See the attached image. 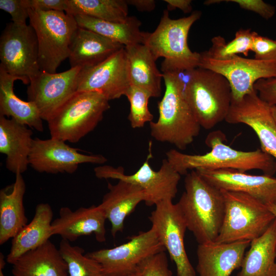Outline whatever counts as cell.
<instances>
[{"label":"cell","instance_id":"b9f144b4","mask_svg":"<svg viewBox=\"0 0 276 276\" xmlns=\"http://www.w3.org/2000/svg\"><path fill=\"white\" fill-rule=\"evenodd\" d=\"M128 5H130L142 12H150L154 10L156 2L154 0H126Z\"/></svg>","mask_w":276,"mask_h":276},{"label":"cell","instance_id":"d6a6232c","mask_svg":"<svg viewBox=\"0 0 276 276\" xmlns=\"http://www.w3.org/2000/svg\"><path fill=\"white\" fill-rule=\"evenodd\" d=\"M59 250L67 265L68 276H103L100 264L84 254L82 248L62 239Z\"/></svg>","mask_w":276,"mask_h":276},{"label":"cell","instance_id":"8d00e7d4","mask_svg":"<svg viewBox=\"0 0 276 276\" xmlns=\"http://www.w3.org/2000/svg\"><path fill=\"white\" fill-rule=\"evenodd\" d=\"M0 9L8 13L12 21L17 25H26L29 18V9L24 0H0Z\"/></svg>","mask_w":276,"mask_h":276},{"label":"cell","instance_id":"e0dca14e","mask_svg":"<svg viewBox=\"0 0 276 276\" xmlns=\"http://www.w3.org/2000/svg\"><path fill=\"white\" fill-rule=\"evenodd\" d=\"M225 121L249 126L258 136L261 149L276 159V121L271 106L254 89L238 100L232 101Z\"/></svg>","mask_w":276,"mask_h":276},{"label":"cell","instance_id":"603a6c76","mask_svg":"<svg viewBox=\"0 0 276 276\" xmlns=\"http://www.w3.org/2000/svg\"><path fill=\"white\" fill-rule=\"evenodd\" d=\"M108 192L103 196L100 205L111 224V234L115 237L124 229V221L146 196L140 187L122 180L116 185L108 182Z\"/></svg>","mask_w":276,"mask_h":276},{"label":"cell","instance_id":"30bf717a","mask_svg":"<svg viewBox=\"0 0 276 276\" xmlns=\"http://www.w3.org/2000/svg\"><path fill=\"white\" fill-rule=\"evenodd\" d=\"M0 66L25 84L40 71L37 38L30 24H6L0 37Z\"/></svg>","mask_w":276,"mask_h":276},{"label":"cell","instance_id":"bcb514c9","mask_svg":"<svg viewBox=\"0 0 276 276\" xmlns=\"http://www.w3.org/2000/svg\"><path fill=\"white\" fill-rule=\"evenodd\" d=\"M129 276H141V274L140 273L137 271L136 273L132 274V275H129Z\"/></svg>","mask_w":276,"mask_h":276},{"label":"cell","instance_id":"484cf974","mask_svg":"<svg viewBox=\"0 0 276 276\" xmlns=\"http://www.w3.org/2000/svg\"><path fill=\"white\" fill-rule=\"evenodd\" d=\"M12 265L13 276H68L67 265L59 248L50 240Z\"/></svg>","mask_w":276,"mask_h":276},{"label":"cell","instance_id":"8992f818","mask_svg":"<svg viewBox=\"0 0 276 276\" xmlns=\"http://www.w3.org/2000/svg\"><path fill=\"white\" fill-rule=\"evenodd\" d=\"M220 190L224 198V213L215 242L251 241L261 236L275 219L267 205L251 195Z\"/></svg>","mask_w":276,"mask_h":276},{"label":"cell","instance_id":"3957f363","mask_svg":"<svg viewBox=\"0 0 276 276\" xmlns=\"http://www.w3.org/2000/svg\"><path fill=\"white\" fill-rule=\"evenodd\" d=\"M186 175L185 191L177 204L187 229L199 244L215 241L224 216L222 193L195 170H191Z\"/></svg>","mask_w":276,"mask_h":276},{"label":"cell","instance_id":"5bb4252c","mask_svg":"<svg viewBox=\"0 0 276 276\" xmlns=\"http://www.w3.org/2000/svg\"><path fill=\"white\" fill-rule=\"evenodd\" d=\"M81 68H70L61 73L40 71L30 80L28 101L36 106L43 120L48 122L77 91V81Z\"/></svg>","mask_w":276,"mask_h":276},{"label":"cell","instance_id":"7a4b0ae2","mask_svg":"<svg viewBox=\"0 0 276 276\" xmlns=\"http://www.w3.org/2000/svg\"><path fill=\"white\" fill-rule=\"evenodd\" d=\"M162 72L165 90L158 103V119L149 123L150 134L157 141L173 144L183 150L198 135L201 126L185 98L180 73Z\"/></svg>","mask_w":276,"mask_h":276},{"label":"cell","instance_id":"7c38bea8","mask_svg":"<svg viewBox=\"0 0 276 276\" xmlns=\"http://www.w3.org/2000/svg\"><path fill=\"white\" fill-rule=\"evenodd\" d=\"M149 217L152 226L176 267V276H196L187 254L184 238L186 223L177 203L171 200L155 205Z\"/></svg>","mask_w":276,"mask_h":276},{"label":"cell","instance_id":"4dcf8cb0","mask_svg":"<svg viewBox=\"0 0 276 276\" xmlns=\"http://www.w3.org/2000/svg\"><path fill=\"white\" fill-rule=\"evenodd\" d=\"M66 13L85 15L99 19L124 22L128 16L126 0H67Z\"/></svg>","mask_w":276,"mask_h":276},{"label":"cell","instance_id":"ab89813d","mask_svg":"<svg viewBox=\"0 0 276 276\" xmlns=\"http://www.w3.org/2000/svg\"><path fill=\"white\" fill-rule=\"evenodd\" d=\"M25 5L29 9L43 11L66 12L67 0H24Z\"/></svg>","mask_w":276,"mask_h":276},{"label":"cell","instance_id":"7402d4cb","mask_svg":"<svg viewBox=\"0 0 276 276\" xmlns=\"http://www.w3.org/2000/svg\"><path fill=\"white\" fill-rule=\"evenodd\" d=\"M124 46L90 30L78 27L70 45L68 59L71 68L95 66Z\"/></svg>","mask_w":276,"mask_h":276},{"label":"cell","instance_id":"ee69618b","mask_svg":"<svg viewBox=\"0 0 276 276\" xmlns=\"http://www.w3.org/2000/svg\"><path fill=\"white\" fill-rule=\"evenodd\" d=\"M271 111L273 116L276 121V106H271Z\"/></svg>","mask_w":276,"mask_h":276},{"label":"cell","instance_id":"74e56055","mask_svg":"<svg viewBox=\"0 0 276 276\" xmlns=\"http://www.w3.org/2000/svg\"><path fill=\"white\" fill-rule=\"evenodd\" d=\"M223 2L236 3L241 8L254 12L267 20L272 18L275 13L274 6L262 0H223Z\"/></svg>","mask_w":276,"mask_h":276},{"label":"cell","instance_id":"7bdbcfd3","mask_svg":"<svg viewBox=\"0 0 276 276\" xmlns=\"http://www.w3.org/2000/svg\"><path fill=\"white\" fill-rule=\"evenodd\" d=\"M266 205L276 219V203H272Z\"/></svg>","mask_w":276,"mask_h":276},{"label":"cell","instance_id":"1f68e13d","mask_svg":"<svg viewBox=\"0 0 276 276\" xmlns=\"http://www.w3.org/2000/svg\"><path fill=\"white\" fill-rule=\"evenodd\" d=\"M257 33L250 29H240L236 32L235 38L229 42L221 36H215L211 39V48L201 53L209 58L219 60H227L239 54L247 56L252 51Z\"/></svg>","mask_w":276,"mask_h":276},{"label":"cell","instance_id":"ffe728a7","mask_svg":"<svg viewBox=\"0 0 276 276\" xmlns=\"http://www.w3.org/2000/svg\"><path fill=\"white\" fill-rule=\"evenodd\" d=\"M250 241L231 243L215 241L199 244L196 271L198 276H230L241 267Z\"/></svg>","mask_w":276,"mask_h":276},{"label":"cell","instance_id":"9a60e30c","mask_svg":"<svg viewBox=\"0 0 276 276\" xmlns=\"http://www.w3.org/2000/svg\"><path fill=\"white\" fill-rule=\"evenodd\" d=\"M79 150L58 139L41 140L36 137L32 142L29 165L40 173L73 174L80 164H103L107 160L101 154H84Z\"/></svg>","mask_w":276,"mask_h":276},{"label":"cell","instance_id":"e575fe53","mask_svg":"<svg viewBox=\"0 0 276 276\" xmlns=\"http://www.w3.org/2000/svg\"><path fill=\"white\" fill-rule=\"evenodd\" d=\"M165 251L154 255L143 261L137 271L141 276H172Z\"/></svg>","mask_w":276,"mask_h":276},{"label":"cell","instance_id":"277c9868","mask_svg":"<svg viewBox=\"0 0 276 276\" xmlns=\"http://www.w3.org/2000/svg\"><path fill=\"white\" fill-rule=\"evenodd\" d=\"M201 16V12L196 10L187 17L172 19L168 10H165L156 29L152 33L146 32L143 44L155 60L164 58L162 71L182 73L198 67L200 53L190 49L188 36L191 27Z\"/></svg>","mask_w":276,"mask_h":276},{"label":"cell","instance_id":"2e32d148","mask_svg":"<svg viewBox=\"0 0 276 276\" xmlns=\"http://www.w3.org/2000/svg\"><path fill=\"white\" fill-rule=\"evenodd\" d=\"M130 85L124 47L100 63L81 69L77 91L97 93L110 101L125 96Z\"/></svg>","mask_w":276,"mask_h":276},{"label":"cell","instance_id":"44dd1931","mask_svg":"<svg viewBox=\"0 0 276 276\" xmlns=\"http://www.w3.org/2000/svg\"><path fill=\"white\" fill-rule=\"evenodd\" d=\"M27 126L0 116V152L6 155V168L15 175L24 173L29 165L33 139Z\"/></svg>","mask_w":276,"mask_h":276},{"label":"cell","instance_id":"f1b7e54d","mask_svg":"<svg viewBox=\"0 0 276 276\" xmlns=\"http://www.w3.org/2000/svg\"><path fill=\"white\" fill-rule=\"evenodd\" d=\"M20 78L12 76L0 66V116L10 117L38 131H43L42 121L35 105L19 99L14 92V83Z\"/></svg>","mask_w":276,"mask_h":276},{"label":"cell","instance_id":"60d3db41","mask_svg":"<svg viewBox=\"0 0 276 276\" xmlns=\"http://www.w3.org/2000/svg\"><path fill=\"white\" fill-rule=\"evenodd\" d=\"M164 1L168 4V10L178 8L185 13H189L192 11V1L191 0H165Z\"/></svg>","mask_w":276,"mask_h":276},{"label":"cell","instance_id":"6da1fadb","mask_svg":"<svg viewBox=\"0 0 276 276\" xmlns=\"http://www.w3.org/2000/svg\"><path fill=\"white\" fill-rule=\"evenodd\" d=\"M224 134L220 130L211 132L205 143L211 148L203 154H189L175 149L167 152V159L180 175L188 170L203 169L215 170L232 169L245 172L260 170L265 175L271 176L276 172L274 158L261 149L243 151L233 149L224 143Z\"/></svg>","mask_w":276,"mask_h":276},{"label":"cell","instance_id":"ba28073f","mask_svg":"<svg viewBox=\"0 0 276 276\" xmlns=\"http://www.w3.org/2000/svg\"><path fill=\"white\" fill-rule=\"evenodd\" d=\"M29 24L38 41L40 71L56 73L68 58L72 36L78 27L75 17L62 11L29 9Z\"/></svg>","mask_w":276,"mask_h":276},{"label":"cell","instance_id":"52a82bcc","mask_svg":"<svg viewBox=\"0 0 276 276\" xmlns=\"http://www.w3.org/2000/svg\"><path fill=\"white\" fill-rule=\"evenodd\" d=\"M109 101L97 93L77 91L47 122L51 137L78 142L101 121Z\"/></svg>","mask_w":276,"mask_h":276},{"label":"cell","instance_id":"9c48e42d","mask_svg":"<svg viewBox=\"0 0 276 276\" xmlns=\"http://www.w3.org/2000/svg\"><path fill=\"white\" fill-rule=\"evenodd\" d=\"M152 157L150 142L147 158L134 173L127 175L122 167L116 168L105 165L95 168V175L100 179L122 180L140 187L146 194L145 203L148 206L155 205L165 200L172 201L176 195L181 175L174 169L167 159H163L158 171L154 170L150 164Z\"/></svg>","mask_w":276,"mask_h":276},{"label":"cell","instance_id":"f546056e","mask_svg":"<svg viewBox=\"0 0 276 276\" xmlns=\"http://www.w3.org/2000/svg\"><path fill=\"white\" fill-rule=\"evenodd\" d=\"M74 16L78 27L93 31L124 47L144 43L146 32L140 30L142 22L135 16H129L124 22L104 20L85 15Z\"/></svg>","mask_w":276,"mask_h":276},{"label":"cell","instance_id":"4fadbf2b","mask_svg":"<svg viewBox=\"0 0 276 276\" xmlns=\"http://www.w3.org/2000/svg\"><path fill=\"white\" fill-rule=\"evenodd\" d=\"M198 67L209 69L223 75L228 81L232 100H238L252 91L259 80L276 78V59L246 58L236 55L224 60H216L200 53Z\"/></svg>","mask_w":276,"mask_h":276},{"label":"cell","instance_id":"7dc6e473","mask_svg":"<svg viewBox=\"0 0 276 276\" xmlns=\"http://www.w3.org/2000/svg\"><path fill=\"white\" fill-rule=\"evenodd\" d=\"M274 203H276V201H275V202Z\"/></svg>","mask_w":276,"mask_h":276},{"label":"cell","instance_id":"836d02e7","mask_svg":"<svg viewBox=\"0 0 276 276\" xmlns=\"http://www.w3.org/2000/svg\"><path fill=\"white\" fill-rule=\"evenodd\" d=\"M125 96L130 103L128 119L133 128L143 127L146 123L153 121V116L148 106L151 97L147 93L131 85Z\"/></svg>","mask_w":276,"mask_h":276},{"label":"cell","instance_id":"d6986e66","mask_svg":"<svg viewBox=\"0 0 276 276\" xmlns=\"http://www.w3.org/2000/svg\"><path fill=\"white\" fill-rule=\"evenodd\" d=\"M105 213L101 206L80 207L75 211L64 206L60 208L59 217L52 222L53 235L71 242L78 238L94 234L99 242L106 241Z\"/></svg>","mask_w":276,"mask_h":276},{"label":"cell","instance_id":"c3c4849f","mask_svg":"<svg viewBox=\"0 0 276 276\" xmlns=\"http://www.w3.org/2000/svg\"><path fill=\"white\" fill-rule=\"evenodd\" d=\"M275 39H276V38H275Z\"/></svg>","mask_w":276,"mask_h":276},{"label":"cell","instance_id":"83f0119b","mask_svg":"<svg viewBox=\"0 0 276 276\" xmlns=\"http://www.w3.org/2000/svg\"><path fill=\"white\" fill-rule=\"evenodd\" d=\"M276 219L260 237L250 241L237 276H276Z\"/></svg>","mask_w":276,"mask_h":276},{"label":"cell","instance_id":"4316f807","mask_svg":"<svg viewBox=\"0 0 276 276\" xmlns=\"http://www.w3.org/2000/svg\"><path fill=\"white\" fill-rule=\"evenodd\" d=\"M125 49L131 85L144 90L151 97H159L163 74L157 68L148 48L139 43L125 47Z\"/></svg>","mask_w":276,"mask_h":276},{"label":"cell","instance_id":"f35d334b","mask_svg":"<svg viewBox=\"0 0 276 276\" xmlns=\"http://www.w3.org/2000/svg\"><path fill=\"white\" fill-rule=\"evenodd\" d=\"M254 87L262 100L271 106H276V78L259 80Z\"/></svg>","mask_w":276,"mask_h":276},{"label":"cell","instance_id":"d590c367","mask_svg":"<svg viewBox=\"0 0 276 276\" xmlns=\"http://www.w3.org/2000/svg\"><path fill=\"white\" fill-rule=\"evenodd\" d=\"M255 58L259 60L276 59V39L273 40L258 34L255 35L252 48Z\"/></svg>","mask_w":276,"mask_h":276},{"label":"cell","instance_id":"d4e9b609","mask_svg":"<svg viewBox=\"0 0 276 276\" xmlns=\"http://www.w3.org/2000/svg\"><path fill=\"white\" fill-rule=\"evenodd\" d=\"M26 189L22 174H17L12 185L0 191L1 245L13 238L28 224L24 205Z\"/></svg>","mask_w":276,"mask_h":276},{"label":"cell","instance_id":"5b68a950","mask_svg":"<svg viewBox=\"0 0 276 276\" xmlns=\"http://www.w3.org/2000/svg\"><path fill=\"white\" fill-rule=\"evenodd\" d=\"M185 73V96L201 127L210 129L225 120L232 101L227 80L217 72L198 67Z\"/></svg>","mask_w":276,"mask_h":276},{"label":"cell","instance_id":"f6af8a7d","mask_svg":"<svg viewBox=\"0 0 276 276\" xmlns=\"http://www.w3.org/2000/svg\"><path fill=\"white\" fill-rule=\"evenodd\" d=\"M3 270V268H0V276H5Z\"/></svg>","mask_w":276,"mask_h":276},{"label":"cell","instance_id":"ac0fdd59","mask_svg":"<svg viewBox=\"0 0 276 276\" xmlns=\"http://www.w3.org/2000/svg\"><path fill=\"white\" fill-rule=\"evenodd\" d=\"M195 171L219 190L246 193L266 204L276 201V178L265 174L251 175L232 169Z\"/></svg>","mask_w":276,"mask_h":276},{"label":"cell","instance_id":"cb8c5ba5","mask_svg":"<svg viewBox=\"0 0 276 276\" xmlns=\"http://www.w3.org/2000/svg\"><path fill=\"white\" fill-rule=\"evenodd\" d=\"M53 212L47 203L38 204L31 221L12 239L11 246L6 262L12 264L26 253L40 246L53 236Z\"/></svg>","mask_w":276,"mask_h":276},{"label":"cell","instance_id":"8fae6325","mask_svg":"<svg viewBox=\"0 0 276 276\" xmlns=\"http://www.w3.org/2000/svg\"><path fill=\"white\" fill-rule=\"evenodd\" d=\"M166 251L151 227L130 237L122 244L86 254L101 266L103 276H129L137 272L139 265L148 258Z\"/></svg>","mask_w":276,"mask_h":276}]
</instances>
